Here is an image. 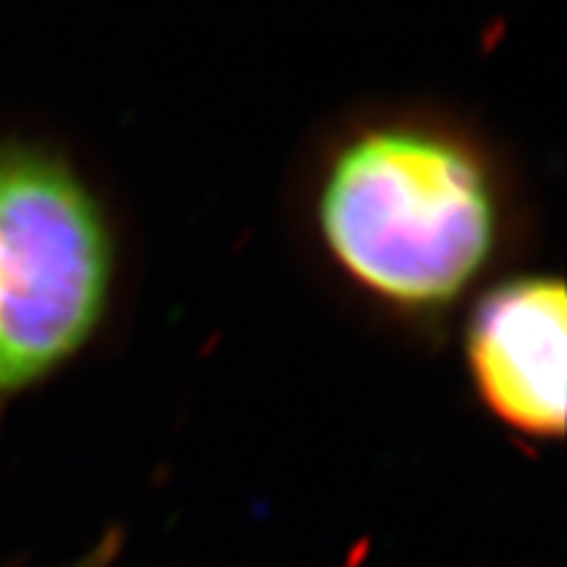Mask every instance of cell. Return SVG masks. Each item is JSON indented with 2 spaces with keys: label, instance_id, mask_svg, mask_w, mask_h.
I'll list each match as a JSON object with an SVG mask.
<instances>
[{
  "label": "cell",
  "instance_id": "2",
  "mask_svg": "<svg viewBox=\"0 0 567 567\" xmlns=\"http://www.w3.org/2000/svg\"><path fill=\"white\" fill-rule=\"evenodd\" d=\"M113 250L95 197L59 155L0 145V400L95 334Z\"/></svg>",
  "mask_w": 567,
  "mask_h": 567
},
{
  "label": "cell",
  "instance_id": "4",
  "mask_svg": "<svg viewBox=\"0 0 567 567\" xmlns=\"http://www.w3.org/2000/svg\"><path fill=\"white\" fill-rule=\"evenodd\" d=\"M82 567H103V563H92V565H82Z\"/></svg>",
  "mask_w": 567,
  "mask_h": 567
},
{
  "label": "cell",
  "instance_id": "1",
  "mask_svg": "<svg viewBox=\"0 0 567 567\" xmlns=\"http://www.w3.org/2000/svg\"><path fill=\"white\" fill-rule=\"evenodd\" d=\"M318 221L339 266L384 300L442 308L494 250L496 200L476 155L446 134L384 126L344 145Z\"/></svg>",
  "mask_w": 567,
  "mask_h": 567
},
{
  "label": "cell",
  "instance_id": "3",
  "mask_svg": "<svg viewBox=\"0 0 567 567\" xmlns=\"http://www.w3.org/2000/svg\"><path fill=\"white\" fill-rule=\"evenodd\" d=\"M565 287L520 276L492 289L467 326V360L486 405L530 436L565 429Z\"/></svg>",
  "mask_w": 567,
  "mask_h": 567
}]
</instances>
